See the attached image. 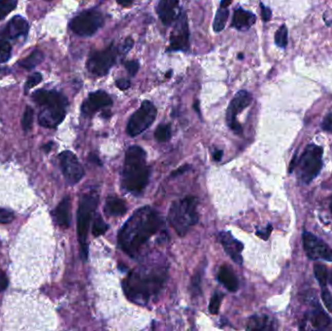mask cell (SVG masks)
Returning <instances> with one entry per match:
<instances>
[{"label": "cell", "mask_w": 332, "mask_h": 331, "mask_svg": "<svg viewBox=\"0 0 332 331\" xmlns=\"http://www.w3.org/2000/svg\"><path fill=\"white\" fill-rule=\"evenodd\" d=\"M162 225L157 210L145 206L136 210L119 232V245L126 255L134 258Z\"/></svg>", "instance_id": "obj_1"}, {"label": "cell", "mask_w": 332, "mask_h": 331, "mask_svg": "<svg viewBox=\"0 0 332 331\" xmlns=\"http://www.w3.org/2000/svg\"><path fill=\"white\" fill-rule=\"evenodd\" d=\"M166 266L162 264L142 265L129 272L123 282L126 297L138 305H146L158 296L167 280Z\"/></svg>", "instance_id": "obj_2"}, {"label": "cell", "mask_w": 332, "mask_h": 331, "mask_svg": "<svg viewBox=\"0 0 332 331\" xmlns=\"http://www.w3.org/2000/svg\"><path fill=\"white\" fill-rule=\"evenodd\" d=\"M150 180V167L147 164L146 152L139 146L127 149L123 171V186L133 194H140Z\"/></svg>", "instance_id": "obj_3"}, {"label": "cell", "mask_w": 332, "mask_h": 331, "mask_svg": "<svg viewBox=\"0 0 332 331\" xmlns=\"http://www.w3.org/2000/svg\"><path fill=\"white\" fill-rule=\"evenodd\" d=\"M32 99L41 107L38 116L40 126L54 128L62 124L68 105L65 96L54 90H39L33 93Z\"/></svg>", "instance_id": "obj_4"}, {"label": "cell", "mask_w": 332, "mask_h": 331, "mask_svg": "<svg viewBox=\"0 0 332 331\" xmlns=\"http://www.w3.org/2000/svg\"><path fill=\"white\" fill-rule=\"evenodd\" d=\"M168 220L177 234L184 237L198 223V199L187 197L172 203Z\"/></svg>", "instance_id": "obj_5"}, {"label": "cell", "mask_w": 332, "mask_h": 331, "mask_svg": "<svg viewBox=\"0 0 332 331\" xmlns=\"http://www.w3.org/2000/svg\"><path fill=\"white\" fill-rule=\"evenodd\" d=\"M99 192L96 190H90L82 196L78 208L77 216V232L79 243L81 246V255L83 260H88V232L90 227L91 218L94 214L99 205Z\"/></svg>", "instance_id": "obj_6"}, {"label": "cell", "mask_w": 332, "mask_h": 331, "mask_svg": "<svg viewBox=\"0 0 332 331\" xmlns=\"http://www.w3.org/2000/svg\"><path fill=\"white\" fill-rule=\"evenodd\" d=\"M323 148L318 145L309 144L306 147L297 164L298 176L302 183L310 184L319 175L323 167Z\"/></svg>", "instance_id": "obj_7"}, {"label": "cell", "mask_w": 332, "mask_h": 331, "mask_svg": "<svg viewBox=\"0 0 332 331\" xmlns=\"http://www.w3.org/2000/svg\"><path fill=\"white\" fill-rule=\"evenodd\" d=\"M158 114V110L151 101H144L140 108L130 116L126 131L131 137L141 134L153 125Z\"/></svg>", "instance_id": "obj_8"}, {"label": "cell", "mask_w": 332, "mask_h": 331, "mask_svg": "<svg viewBox=\"0 0 332 331\" xmlns=\"http://www.w3.org/2000/svg\"><path fill=\"white\" fill-rule=\"evenodd\" d=\"M103 24L104 18L102 15L95 10H90L83 12L73 18L70 23V27L76 34L88 37L97 32Z\"/></svg>", "instance_id": "obj_9"}, {"label": "cell", "mask_w": 332, "mask_h": 331, "mask_svg": "<svg viewBox=\"0 0 332 331\" xmlns=\"http://www.w3.org/2000/svg\"><path fill=\"white\" fill-rule=\"evenodd\" d=\"M117 54L118 50L113 45L102 51L92 52L88 60L87 68L91 74L102 77L116 63Z\"/></svg>", "instance_id": "obj_10"}, {"label": "cell", "mask_w": 332, "mask_h": 331, "mask_svg": "<svg viewBox=\"0 0 332 331\" xmlns=\"http://www.w3.org/2000/svg\"><path fill=\"white\" fill-rule=\"evenodd\" d=\"M251 100H252V96L249 91L240 90L235 94V96L227 108V113H226L227 125L236 134H241L243 131L242 126L237 122L236 116L239 113H241L245 108L248 107L251 104Z\"/></svg>", "instance_id": "obj_11"}, {"label": "cell", "mask_w": 332, "mask_h": 331, "mask_svg": "<svg viewBox=\"0 0 332 331\" xmlns=\"http://www.w3.org/2000/svg\"><path fill=\"white\" fill-rule=\"evenodd\" d=\"M302 240L304 251L310 260H323L332 262V249L322 239L312 233L304 232Z\"/></svg>", "instance_id": "obj_12"}, {"label": "cell", "mask_w": 332, "mask_h": 331, "mask_svg": "<svg viewBox=\"0 0 332 331\" xmlns=\"http://www.w3.org/2000/svg\"><path fill=\"white\" fill-rule=\"evenodd\" d=\"M58 159L66 182L69 185L80 182L85 175V170L77 157L70 151H65L58 155Z\"/></svg>", "instance_id": "obj_13"}, {"label": "cell", "mask_w": 332, "mask_h": 331, "mask_svg": "<svg viewBox=\"0 0 332 331\" xmlns=\"http://www.w3.org/2000/svg\"><path fill=\"white\" fill-rule=\"evenodd\" d=\"M189 30L186 15L182 14L176 22L170 36V45L168 51H186L189 48Z\"/></svg>", "instance_id": "obj_14"}, {"label": "cell", "mask_w": 332, "mask_h": 331, "mask_svg": "<svg viewBox=\"0 0 332 331\" xmlns=\"http://www.w3.org/2000/svg\"><path fill=\"white\" fill-rule=\"evenodd\" d=\"M112 104L113 101L107 92L97 90L95 92H91L89 98L84 101L82 105V113L86 116H92L100 109L111 106Z\"/></svg>", "instance_id": "obj_15"}, {"label": "cell", "mask_w": 332, "mask_h": 331, "mask_svg": "<svg viewBox=\"0 0 332 331\" xmlns=\"http://www.w3.org/2000/svg\"><path fill=\"white\" fill-rule=\"evenodd\" d=\"M219 239L226 254L231 258V260L237 264H242V251L244 250V245L242 243L234 238L232 234L228 231L220 232Z\"/></svg>", "instance_id": "obj_16"}, {"label": "cell", "mask_w": 332, "mask_h": 331, "mask_svg": "<svg viewBox=\"0 0 332 331\" xmlns=\"http://www.w3.org/2000/svg\"><path fill=\"white\" fill-rule=\"evenodd\" d=\"M179 0H160L158 14L165 26L172 25L178 16Z\"/></svg>", "instance_id": "obj_17"}, {"label": "cell", "mask_w": 332, "mask_h": 331, "mask_svg": "<svg viewBox=\"0 0 332 331\" xmlns=\"http://www.w3.org/2000/svg\"><path fill=\"white\" fill-rule=\"evenodd\" d=\"M29 26L27 21L19 16L12 18L5 27L2 36L6 39H15L19 36L26 35L28 32Z\"/></svg>", "instance_id": "obj_18"}, {"label": "cell", "mask_w": 332, "mask_h": 331, "mask_svg": "<svg viewBox=\"0 0 332 331\" xmlns=\"http://www.w3.org/2000/svg\"><path fill=\"white\" fill-rule=\"evenodd\" d=\"M55 223L63 228H68L71 223V200L70 197H64L63 201L54 211Z\"/></svg>", "instance_id": "obj_19"}, {"label": "cell", "mask_w": 332, "mask_h": 331, "mask_svg": "<svg viewBox=\"0 0 332 331\" xmlns=\"http://www.w3.org/2000/svg\"><path fill=\"white\" fill-rule=\"evenodd\" d=\"M256 16L247 10L239 8L235 10L232 18V27L240 31H246L256 23Z\"/></svg>", "instance_id": "obj_20"}, {"label": "cell", "mask_w": 332, "mask_h": 331, "mask_svg": "<svg viewBox=\"0 0 332 331\" xmlns=\"http://www.w3.org/2000/svg\"><path fill=\"white\" fill-rule=\"evenodd\" d=\"M218 277H219V281L229 291L235 293L238 289V286H239L238 279H237L236 275L234 274L233 271L231 270L229 266H226V265L222 266L220 269V271H219Z\"/></svg>", "instance_id": "obj_21"}, {"label": "cell", "mask_w": 332, "mask_h": 331, "mask_svg": "<svg viewBox=\"0 0 332 331\" xmlns=\"http://www.w3.org/2000/svg\"><path fill=\"white\" fill-rule=\"evenodd\" d=\"M105 213L108 216H124L127 211V206L122 198L117 197H109L105 204Z\"/></svg>", "instance_id": "obj_22"}, {"label": "cell", "mask_w": 332, "mask_h": 331, "mask_svg": "<svg viewBox=\"0 0 332 331\" xmlns=\"http://www.w3.org/2000/svg\"><path fill=\"white\" fill-rule=\"evenodd\" d=\"M274 328L273 321L267 315L251 317L247 325L248 330H273Z\"/></svg>", "instance_id": "obj_23"}, {"label": "cell", "mask_w": 332, "mask_h": 331, "mask_svg": "<svg viewBox=\"0 0 332 331\" xmlns=\"http://www.w3.org/2000/svg\"><path fill=\"white\" fill-rule=\"evenodd\" d=\"M311 322L316 329H325L330 325V319L323 312L321 307H317L311 315Z\"/></svg>", "instance_id": "obj_24"}, {"label": "cell", "mask_w": 332, "mask_h": 331, "mask_svg": "<svg viewBox=\"0 0 332 331\" xmlns=\"http://www.w3.org/2000/svg\"><path fill=\"white\" fill-rule=\"evenodd\" d=\"M228 15H229L228 6L221 5L216 14L214 24H213V28L216 32H221L222 30H224L226 22H227V18H228Z\"/></svg>", "instance_id": "obj_25"}, {"label": "cell", "mask_w": 332, "mask_h": 331, "mask_svg": "<svg viewBox=\"0 0 332 331\" xmlns=\"http://www.w3.org/2000/svg\"><path fill=\"white\" fill-rule=\"evenodd\" d=\"M43 59H44L43 54L40 51L36 50V51L29 54L27 57H26L21 63V65L26 69H32V68H34L35 66H37L39 63H41L43 61Z\"/></svg>", "instance_id": "obj_26"}, {"label": "cell", "mask_w": 332, "mask_h": 331, "mask_svg": "<svg viewBox=\"0 0 332 331\" xmlns=\"http://www.w3.org/2000/svg\"><path fill=\"white\" fill-rule=\"evenodd\" d=\"M314 273L316 279L320 283L322 287H325L327 285V268L323 264H315Z\"/></svg>", "instance_id": "obj_27"}, {"label": "cell", "mask_w": 332, "mask_h": 331, "mask_svg": "<svg viewBox=\"0 0 332 331\" xmlns=\"http://www.w3.org/2000/svg\"><path fill=\"white\" fill-rule=\"evenodd\" d=\"M18 0H0V20L7 17L17 7Z\"/></svg>", "instance_id": "obj_28"}, {"label": "cell", "mask_w": 332, "mask_h": 331, "mask_svg": "<svg viewBox=\"0 0 332 331\" xmlns=\"http://www.w3.org/2000/svg\"><path fill=\"white\" fill-rule=\"evenodd\" d=\"M171 127L169 125H161L155 129L154 137L159 142H166L171 138Z\"/></svg>", "instance_id": "obj_29"}, {"label": "cell", "mask_w": 332, "mask_h": 331, "mask_svg": "<svg viewBox=\"0 0 332 331\" xmlns=\"http://www.w3.org/2000/svg\"><path fill=\"white\" fill-rule=\"evenodd\" d=\"M108 224L104 222V220L102 219V217L100 215L96 216V218L94 219V223H93V226H92V234L95 237L101 236L102 234L107 231Z\"/></svg>", "instance_id": "obj_30"}, {"label": "cell", "mask_w": 332, "mask_h": 331, "mask_svg": "<svg viewBox=\"0 0 332 331\" xmlns=\"http://www.w3.org/2000/svg\"><path fill=\"white\" fill-rule=\"evenodd\" d=\"M33 116H34L33 109L27 106L24 112L23 119H22V126L25 131H28L31 128L32 123H33Z\"/></svg>", "instance_id": "obj_31"}, {"label": "cell", "mask_w": 332, "mask_h": 331, "mask_svg": "<svg viewBox=\"0 0 332 331\" xmlns=\"http://www.w3.org/2000/svg\"><path fill=\"white\" fill-rule=\"evenodd\" d=\"M275 43L280 48H285L287 45V28L285 25L279 27L275 34Z\"/></svg>", "instance_id": "obj_32"}, {"label": "cell", "mask_w": 332, "mask_h": 331, "mask_svg": "<svg viewBox=\"0 0 332 331\" xmlns=\"http://www.w3.org/2000/svg\"><path fill=\"white\" fill-rule=\"evenodd\" d=\"M12 48L6 40H0V63H6L11 56Z\"/></svg>", "instance_id": "obj_33"}, {"label": "cell", "mask_w": 332, "mask_h": 331, "mask_svg": "<svg viewBox=\"0 0 332 331\" xmlns=\"http://www.w3.org/2000/svg\"><path fill=\"white\" fill-rule=\"evenodd\" d=\"M203 269H204L203 267L198 269L197 273L194 274V276L192 278V280H191L190 289H191V293L193 295H199L200 294V284H201V278L203 275Z\"/></svg>", "instance_id": "obj_34"}, {"label": "cell", "mask_w": 332, "mask_h": 331, "mask_svg": "<svg viewBox=\"0 0 332 331\" xmlns=\"http://www.w3.org/2000/svg\"><path fill=\"white\" fill-rule=\"evenodd\" d=\"M222 299H223V295L220 294H215L213 297L211 298L210 304H209V311L210 313L213 315H217L219 313L220 307H221V303H222Z\"/></svg>", "instance_id": "obj_35"}, {"label": "cell", "mask_w": 332, "mask_h": 331, "mask_svg": "<svg viewBox=\"0 0 332 331\" xmlns=\"http://www.w3.org/2000/svg\"><path fill=\"white\" fill-rule=\"evenodd\" d=\"M15 219V215L8 209L0 208V224H10Z\"/></svg>", "instance_id": "obj_36"}, {"label": "cell", "mask_w": 332, "mask_h": 331, "mask_svg": "<svg viewBox=\"0 0 332 331\" xmlns=\"http://www.w3.org/2000/svg\"><path fill=\"white\" fill-rule=\"evenodd\" d=\"M322 299L326 309L332 314V295L331 293L325 287H322Z\"/></svg>", "instance_id": "obj_37"}, {"label": "cell", "mask_w": 332, "mask_h": 331, "mask_svg": "<svg viewBox=\"0 0 332 331\" xmlns=\"http://www.w3.org/2000/svg\"><path fill=\"white\" fill-rule=\"evenodd\" d=\"M42 81V76L40 73H33L26 83V91L37 86Z\"/></svg>", "instance_id": "obj_38"}, {"label": "cell", "mask_w": 332, "mask_h": 331, "mask_svg": "<svg viewBox=\"0 0 332 331\" xmlns=\"http://www.w3.org/2000/svg\"><path fill=\"white\" fill-rule=\"evenodd\" d=\"M126 68L131 76H135L139 69V63L136 61H130L126 63Z\"/></svg>", "instance_id": "obj_39"}, {"label": "cell", "mask_w": 332, "mask_h": 331, "mask_svg": "<svg viewBox=\"0 0 332 331\" xmlns=\"http://www.w3.org/2000/svg\"><path fill=\"white\" fill-rule=\"evenodd\" d=\"M272 231V225L271 224H268L264 229H261V230H258L257 231V235L260 236L262 239L264 240H267L269 238L270 233Z\"/></svg>", "instance_id": "obj_40"}, {"label": "cell", "mask_w": 332, "mask_h": 331, "mask_svg": "<svg viewBox=\"0 0 332 331\" xmlns=\"http://www.w3.org/2000/svg\"><path fill=\"white\" fill-rule=\"evenodd\" d=\"M322 126H323V130H325V131H330V132H331L332 113H330V114H328L327 116L324 118V120H323V125H322Z\"/></svg>", "instance_id": "obj_41"}, {"label": "cell", "mask_w": 332, "mask_h": 331, "mask_svg": "<svg viewBox=\"0 0 332 331\" xmlns=\"http://www.w3.org/2000/svg\"><path fill=\"white\" fill-rule=\"evenodd\" d=\"M116 86L120 90H127L130 87V81L128 80V79H125V78L118 79L116 81Z\"/></svg>", "instance_id": "obj_42"}, {"label": "cell", "mask_w": 332, "mask_h": 331, "mask_svg": "<svg viewBox=\"0 0 332 331\" xmlns=\"http://www.w3.org/2000/svg\"><path fill=\"white\" fill-rule=\"evenodd\" d=\"M8 286V279H7V276L6 274L0 270V293L5 290Z\"/></svg>", "instance_id": "obj_43"}, {"label": "cell", "mask_w": 332, "mask_h": 331, "mask_svg": "<svg viewBox=\"0 0 332 331\" xmlns=\"http://www.w3.org/2000/svg\"><path fill=\"white\" fill-rule=\"evenodd\" d=\"M261 17H262V20L264 22H268L270 18H271V15H272V12L269 8L265 7L263 4H261Z\"/></svg>", "instance_id": "obj_44"}, {"label": "cell", "mask_w": 332, "mask_h": 331, "mask_svg": "<svg viewBox=\"0 0 332 331\" xmlns=\"http://www.w3.org/2000/svg\"><path fill=\"white\" fill-rule=\"evenodd\" d=\"M189 168H190V166H189V165H184V166H182V167L178 168L177 170L174 171V172L171 174V176H172V177H177V176H180L181 174H184L185 172H187V171L189 170Z\"/></svg>", "instance_id": "obj_45"}, {"label": "cell", "mask_w": 332, "mask_h": 331, "mask_svg": "<svg viewBox=\"0 0 332 331\" xmlns=\"http://www.w3.org/2000/svg\"><path fill=\"white\" fill-rule=\"evenodd\" d=\"M223 154H224L223 151H221V150H216L215 152H214V154H213V158H214V160H215L216 161H222V159H223Z\"/></svg>", "instance_id": "obj_46"}, {"label": "cell", "mask_w": 332, "mask_h": 331, "mask_svg": "<svg viewBox=\"0 0 332 331\" xmlns=\"http://www.w3.org/2000/svg\"><path fill=\"white\" fill-rule=\"evenodd\" d=\"M117 2L123 7H129L133 3V0H117Z\"/></svg>", "instance_id": "obj_47"}, {"label": "cell", "mask_w": 332, "mask_h": 331, "mask_svg": "<svg viewBox=\"0 0 332 331\" xmlns=\"http://www.w3.org/2000/svg\"><path fill=\"white\" fill-rule=\"evenodd\" d=\"M133 45V41L131 39H126V42H125V45H124V50L125 52H127L130 50V48Z\"/></svg>", "instance_id": "obj_48"}, {"label": "cell", "mask_w": 332, "mask_h": 331, "mask_svg": "<svg viewBox=\"0 0 332 331\" xmlns=\"http://www.w3.org/2000/svg\"><path fill=\"white\" fill-rule=\"evenodd\" d=\"M239 59H243V54H239Z\"/></svg>", "instance_id": "obj_49"}, {"label": "cell", "mask_w": 332, "mask_h": 331, "mask_svg": "<svg viewBox=\"0 0 332 331\" xmlns=\"http://www.w3.org/2000/svg\"><path fill=\"white\" fill-rule=\"evenodd\" d=\"M330 210H331V212H332V199H331V203H330Z\"/></svg>", "instance_id": "obj_50"}]
</instances>
